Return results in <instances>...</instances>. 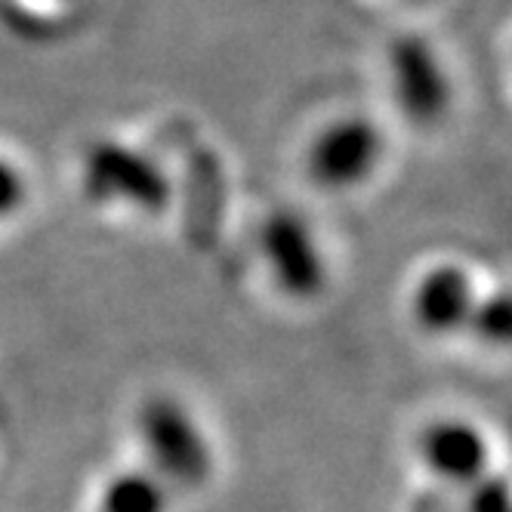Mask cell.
<instances>
[{"label": "cell", "mask_w": 512, "mask_h": 512, "mask_svg": "<svg viewBox=\"0 0 512 512\" xmlns=\"http://www.w3.org/2000/svg\"><path fill=\"white\" fill-rule=\"evenodd\" d=\"M136 429L158 482L192 491L210 479L213 457L207 438L176 398L155 395L145 401L136 417Z\"/></svg>", "instance_id": "obj_1"}, {"label": "cell", "mask_w": 512, "mask_h": 512, "mask_svg": "<svg viewBox=\"0 0 512 512\" xmlns=\"http://www.w3.org/2000/svg\"><path fill=\"white\" fill-rule=\"evenodd\" d=\"M389 90L408 124L432 130L451 115L454 84L438 50L420 34H398L389 44Z\"/></svg>", "instance_id": "obj_2"}, {"label": "cell", "mask_w": 512, "mask_h": 512, "mask_svg": "<svg viewBox=\"0 0 512 512\" xmlns=\"http://www.w3.org/2000/svg\"><path fill=\"white\" fill-rule=\"evenodd\" d=\"M81 186L96 204H127L142 213H161L170 204V179L164 170L149 155L112 139L87 149Z\"/></svg>", "instance_id": "obj_3"}, {"label": "cell", "mask_w": 512, "mask_h": 512, "mask_svg": "<svg viewBox=\"0 0 512 512\" xmlns=\"http://www.w3.org/2000/svg\"><path fill=\"white\" fill-rule=\"evenodd\" d=\"M383 155V130L364 115H346L331 121L312 139L306 170L324 192H352L377 173Z\"/></svg>", "instance_id": "obj_4"}, {"label": "cell", "mask_w": 512, "mask_h": 512, "mask_svg": "<svg viewBox=\"0 0 512 512\" xmlns=\"http://www.w3.org/2000/svg\"><path fill=\"white\" fill-rule=\"evenodd\" d=\"M260 253L290 300H312L327 284V263L312 226L297 210H272L260 226Z\"/></svg>", "instance_id": "obj_5"}, {"label": "cell", "mask_w": 512, "mask_h": 512, "mask_svg": "<svg viewBox=\"0 0 512 512\" xmlns=\"http://www.w3.org/2000/svg\"><path fill=\"white\" fill-rule=\"evenodd\" d=\"M417 454L423 466L448 485L469 488L488 472L491 448L485 432L460 417L432 420L417 438Z\"/></svg>", "instance_id": "obj_6"}, {"label": "cell", "mask_w": 512, "mask_h": 512, "mask_svg": "<svg viewBox=\"0 0 512 512\" xmlns=\"http://www.w3.org/2000/svg\"><path fill=\"white\" fill-rule=\"evenodd\" d=\"M475 300H479V290L472 275L460 263H438L417 278L411 315L423 334L451 337L466 331Z\"/></svg>", "instance_id": "obj_7"}, {"label": "cell", "mask_w": 512, "mask_h": 512, "mask_svg": "<svg viewBox=\"0 0 512 512\" xmlns=\"http://www.w3.org/2000/svg\"><path fill=\"white\" fill-rule=\"evenodd\" d=\"M167 488L149 472H121L105 485L96 512H164Z\"/></svg>", "instance_id": "obj_8"}, {"label": "cell", "mask_w": 512, "mask_h": 512, "mask_svg": "<svg viewBox=\"0 0 512 512\" xmlns=\"http://www.w3.org/2000/svg\"><path fill=\"white\" fill-rule=\"evenodd\" d=\"M466 334H472L485 349L512 352V287L479 294L466 324Z\"/></svg>", "instance_id": "obj_9"}, {"label": "cell", "mask_w": 512, "mask_h": 512, "mask_svg": "<svg viewBox=\"0 0 512 512\" xmlns=\"http://www.w3.org/2000/svg\"><path fill=\"white\" fill-rule=\"evenodd\" d=\"M460 512H512V482L485 472L479 482L469 485Z\"/></svg>", "instance_id": "obj_10"}, {"label": "cell", "mask_w": 512, "mask_h": 512, "mask_svg": "<svg viewBox=\"0 0 512 512\" xmlns=\"http://www.w3.org/2000/svg\"><path fill=\"white\" fill-rule=\"evenodd\" d=\"M25 198H28V186L22 170L7 158H0V219L13 216L25 204Z\"/></svg>", "instance_id": "obj_11"}, {"label": "cell", "mask_w": 512, "mask_h": 512, "mask_svg": "<svg viewBox=\"0 0 512 512\" xmlns=\"http://www.w3.org/2000/svg\"><path fill=\"white\" fill-rule=\"evenodd\" d=\"M414 512H454V509H451L442 497H435V494H432L429 500L417 503V506H414Z\"/></svg>", "instance_id": "obj_12"}]
</instances>
